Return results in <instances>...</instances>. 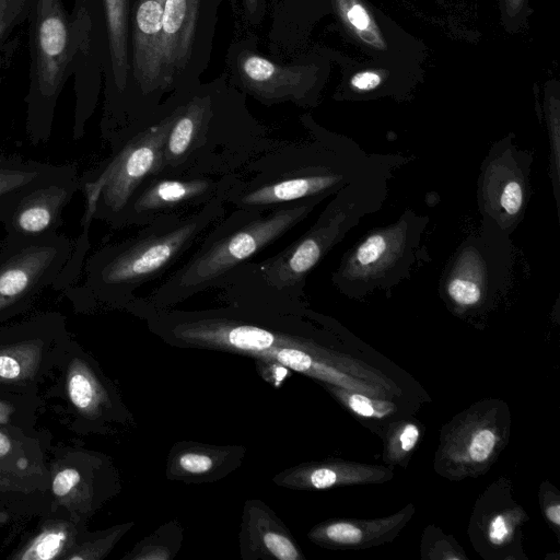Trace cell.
I'll return each instance as SVG.
<instances>
[{"mask_svg":"<svg viewBox=\"0 0 560 560\" xmlns=\"http://www.w3.org/2000/svg\"><path fill=\"white\" fill-rule=\"evenodd\" d=\"M413 159L399 152L376 153L372 165L334 195L305 233L275 255L238 267L220 288L221 296L302 302L311 271L362 218L383 207L394 173Z\"/></svg>","mask_w":560,"mask_h":560,"instance_id":"obj_1","label":"cell"},{"mask_svg":"<svg viewBox=\"0 0 560 560\" xmlns=\"http://www.w3.org/2000/svg\"><path fill=\"white\" fill-rule=\"evenodd\" d=\"M290 140L259 122L237 95L194 89L183 96L154 175H235Z\"/></svg>","mask_w":560,"mask_h":560,"instance_id":"obj_2","label":"cell"},{"mask_svg":"<svg viewBox=\"0 0 560 560\" xmlns=\"http://www.w3.org/2000/svg\"><path fill=\"white\" fill-rule=\"evenodd\" d=\"M307 136L250 163L230 189L225 203L236 209L268 212L300 199L334 196L362 175L376 153L365 152L351 138L301 117Z\"/></svg>","mask_w":560,"mask_h":560,"instance_id":"obj_3","label":"cell"},{"mask_svg":"<svg viewBox=\"0 0 560 560\" xmlns=\"http://www.w3.org/2000/svg\"><path fill=\"white\" fill-rule=\"evenodd\" d=\"M225 205L213 199L195 212L160 218L121 242L100 247L65 293L73 300L130 304L138 289L168 272L225 217Z\"/></svg>","mask_w":560,"mask_h":560,"instance_id":"obj_4","label":"cell"},{"mask_svg":"<svg viewBox=\"0 0 560 560\" xmlns=\"http://www.w3.org/2000/svg\"><path fill=\"white\" fill-rule=\"evenodd\" d=\"M324 200L300 199L268 212L235 209L206 233L184 264L130 305L161 311L202 291L220 289L238 267L284 236Z\"/></svg>","mask_w":560,"mask_h":560,"instance_id":"obj_5","label":"cell"},{"mask_svg":"<svg viewBox=\"0 0 560 560\" xmlns=\"http://www.w3.org/2000/svg\"><path fill=\"white\" fill-rule=\"evenodd\" d=\"M27 22L31 65L25 130L37 145L51 136L58 98L77 71L88 31L67 12L63 0H35Z\"/></svg>","mask_w":560,"mask_h":560,"instance_id":"obj_6","label":"cell"},{"mask_svg":"<svg viewBox=\"0 0 560 560\" xmlns=\"http://www.w3.org/2000/svg\"><path fill=\"white\" fill-rule=\"evenodd\" d=\"M184 95L173 94L108 158L80 175V189L85 197L82 229H90L93 220L113 229L132 194L155 174Z\"/></svg>","mask_w":560,"mask_h":560,"instance_id":"obj_7","label":"cell"},{"mask_svg":"<svg viewBox=\"0 0 560 560\" xmlns=\"http://www.w3.org/2000/svg\"><path fill=\"white\" fill-rule=\"evenodd\" d=\"M429 223L428 214L406 208L395 221L370 230L342 255L331 273L332 285L352 300L375 291L389 294L424 258Z\"/></svg>","mask_w":560,"mask_h":560,"instance_id":"obj_8","label":"cell"},{"mask_svg":"<svg viewBox=\"0 0 560 560\" xmlns=\"http://www.w3.org/2000/svg\"><path fill=\"white\" fill-rule=\"evenodd\" d=\"M516 247L511 236L479 228L455 249L445 265L439 293L457 316L481 315L512 289Z\"/></svg>","mask_w":560,"mask_h":560,"instance_id":"obj_9","label":"cell"},{"mask_svg":"<svg viewBox=\"0 0 560 560\" xmlns=\"http://www.w3.org/2000/svg\"><path fill=\"white\" fill-rule=\"evenodd\" d=\"M129 0H74L72 13L89 27L94 67L104 72L105 91L100 122L106 141L121 116L130 85Z\"/></svg>","mask_w":560,"mask_h":560,"instance_id":"obj_10","label":"cell"},{"mask_svg":"<svg viewBox=\"0 0 560 560\" xmlns=\"http://www.w3.org/2000/svg\"><path fill=\"white\" fill-rule=\"evenodd\" d=\"M220 1H165L160 51L162 95L196 89L208 62Z\"/></svg>","mask_w":560,"mask_h":560,"instance_id":"obj_11","label":"cell"},{"mask_svg":"<svg viewBox=\"0 0 560 560\" xmlns=\"http://www.w3.org/2000/svg\"><path fill=\"white\" fill-rule=\"evenodd\" d=\"M509 433L505 402L488 399L471 405L443 428L435 471L451 480L485 474L505 447Z\"/></svg>","mask_w":560,"mask_h":560,"instance_id":"obj_12","label":"cell"},{"mask_svg":"<svg viewBox=\"0 0 560 560\" xmlns=\"http://www.w3.org/2000/svg\"><path fill=\"white\" fill-rule=\"evenodd\" d=\"M533 152L522 149L513 135L490 147L477 179L480 228L510 235L525 217L532 196Z\"/></svg>","mask_w":560,"mask_h":560,"instance_id":"obj_13","label":"cell"},{"mask_svg":"<svg viewBox=\"0 0 560 560\" xmlns=\"http://www.w3.org/2000/svg\"><path fill=\"white\" fill-rule=\"evenodd\" d=\"M72 252V241L60 233L4 242L0 248V316L25 307L45 289H55Z\"/></svg>","mask_w":560,"mask_h":560,"instance_id":"obj_14","label":"cell"},{"mask_svg":"<svg viewBox=\"0 0 560 560\" xmlns=\"http://www.w3.org/2000/svg\"><path fill=\"white\" fill-rule=\"evenodd\" d=\"M238 178L235 175L149 176L132 194L113 229L143 226L160 218L186 215L217 198L225 201Z\"/></svg>","mask_w":560,"mask_h":560,"instance_id":"obj_15","label":"cell"},{"mask_svg":"<svg viewBox=\"0 0 560 560\" xmlns=\"http://www.w3.org/2000/svg\"><path fill=\"white\" fill-rule=\"evenodd\" d=\"M526 520V512L512 499L506 482L497 480L478 499L471 514V545L485 559H516V545Z\"/></svg>","mask_w":560,"mask_h":560,"instance_id":"obj_16","label":"cell"},{"mask_svg":"<svg viewBox=\"0 0 560 560\" xmlns=\"http://www.w3.org/2000/svg\"><path fill=\"white\" fill-rule=\"evenodd\" d=\"M237 85L265 105L313 103V84L302 67H282L261 55L241 50L235 57Z\"/></svg>","mask_w":560,"mask_h":560,"instance_id":"obj_17","label":"cell"},{"mask_svg":"<svg viewBox=\"0 0 560 560\" xmlns=\"http://www.w3.org/2000/svg\"><path fill=\"white\" fill-rule=\"evenodd\" d=\"M80 189L78 170L25 196L3 224L4 242L33 241L58 233L65 208Z\"/></svg>","mask_w":560,"mask_h":560,"instance_id":"obj_18","label":"cell"},{"mask_svg":"<svg viewBox=\"0 0 560 560\" xmlns=\"http://www.w3.org/2000/svg\"><path fill=\"white\" fill-rule=\"evenodd\" d=\"M268 359L298 372L319 378L328 385H335L368 395L389 398L396 397L389 389L386 377L374 371L359 370L339 363H328L315 359L295 346H277L259 352Z\"/></svg>","mask_w":560,"mask_h":560,"instance_id":"obj_19","label":"cell"},{"mask_svg":"<svg viewBox=\"0 0 560 560\" xmlns=\"http://www.w3.org/2000/svg\"><path fill=\"white\" fill-rule=\"evenodd\" d=\"M415 513L413 504L389 516L371 520H338L316 529L324 545L343 549H365L392 541Z\"/></svg>","mask_w":560,"mask_h":560,"instance_id":"obj_20","label":"cell"},{"mask_svg":"<svg viewBox=\"0 0 560 560\" xmlns=\"http://www.w3.org/2000/svg\"><path fill=\"white\" fill-rule=\"evenodd\" d=\"M73 164H51L20 156H0V223L4 224L22 199L72 171Z\"/></svg>","mask_w":560,"mask_h":560,"instance_id":"obj_21","label":"cell"},{"mask_svg":"<svg viewBox=\"0 0 560 560\" xmlns=\"http://www.w3.org/2000/svg\"><path fill=\"white\" fill-rule=\"evenodd\" d=\"M393 478L389 467L355 462H332L304 472L303 482L312 489L339 486L383 483Z\"/></svg>","mask_w":560,"mask_h":560,"instance_id":"obj_22","label":"cell"},{"mask_svg":"<svg viewBox=\"0 0 560 560\" xmlns=\"http://www.w3.org/2000/svg\"><path fill=\"white\" fill-rule=\"evenodd\" d=\"M330 392L361 420H394L400 413L398 405L389 398H381L335 385H331Z\"/></svg>","mask_w":560,"mask_h":560,"instance_id":"obj_23","label":"cell"},{"mask_svg":"<svg viewBox=\"0 0 560 560\" xmlns=\"http://www.w3.org/2000/svg\"><path fill=\"white\" fill-rule=\"evenodd\" d=\"M421 436L420 427L411 420L398 419L385 431L384 462L388 465L405 466Z\"/></svg>","mask_w":560,"mask_h":560,"instance_id":"obj_24","label":"cell"},{"mask_svg":"<svg viewBox=\"0 0 560 560\" xmlns=\"http://www.w3.org/2000/svg\"><path fill=\"white\" fill-rule=\"evenodd\" d=\"M335 2L341 19L364 44L378 50L386 48L377 24L359 0H335Z\"/></svg>","mask_w":560,"mask_h":560,"instance_id":"obj_25","label":"cell"},{"mask_svg":"<svg viewBox=\"0 0 560 560\" xmlns=\"http://www.w3.org/2000/svg\"><path fill=\"white\" fill-rule=\"evenodd\" d=\"M546 124L549 141V178L556 202L557 215L560 213V117L558 101L550 100L546 110Z\"/></svg>","mask_w":560,"mask_h":560,"instance_id":"obj_26","label":"cell"},{"mask_svg":"<svg viewBox=\"0 0 560 560\" xmlns=\"http://www.w3.org/2000/svg\"><path fill=\"white\" fill-rule=\"evenodd\" d=\"M35 0H0V50L13 31L28 20Z\"/></svg>","mask_w":560,"mask_h":560,"instance_id":"obj_27","label":"cell"},{"mask_svg":"<svg viewBox=\"0 0 560 560\" xmlns=\"http://www.w3.org/2000/svg\"><path fill=\"white\" fill-rule=\"evenodd\" d=\"M69 397L73 405L81 409H89L95 399V388L91 378L81 372L71 375L68 382Z\"/></svg>","mask_w":560,"mask_h":560,"instance_id":"obj_28","label":"cell"},{"mask_svg":"<svg viewBox=\"0 0 560 560\" xmlns=\"http://www.w3.org/2000/svg\"><path fill=\"white\" fill-rule=\"evenodd\" d=\"M61 532H50L43 535L23 556L27 559L48 560L56 557L65 542Z\"/></svg>","mask_w":560,"mask_h":560,"instance_id":"obj_29","label":"cell"},{"mask_svg":"<svg viewBox=\"0 0 560 560\" xmlns=\"http://www.w3.org/2000/svg\"><path fill=\"white\" fill-rule=\"evenodd\" d=\"M539 502L544 516L558 532L560 526V495L558 490L548 482L541 483Z\"/></svg>","mask_w":560,"mask_h":560,"instance_id":"obj_30","label":"cell"},{"mask_svg":"<svg viewBox=\"0 0 560 560\" xmlns=\"http://www.w3.org/2000/svg\"><path fill=\"white\" fill-rule=\"evenodd\" d=\"M266 548L280 560H295L299 552L292 541L278 533H267L264 536Z\"/></svg>","mask_w":560,"mask_h":560,"instance_id":"obj_31","label":"cell"},{"mask_svg":"<svg viewBox=\"0 0 560 560\" xmlns=\"http://www.w3.org/2000/svg\"><path fill=\"white\" fill-rule=\"evenodd\" d=\"M383 81L382 74L374 70H365L353 74L349 81L355 93H368L376 90Z\"/></svg>","mask_w":560,"mask_h":560,"instance_id":"obj_32","label":"cell"},{"mask_svg":"<svg viewBox=\"0 0 560 560\" xmlns=\"http://www.w3.org/2000/svg\"><path fill=\"white\" fill-rule=\"evenodd\" d=\"M80 481V474L73 468L59 471L52 481V492L57 497L68 494Z\"/></svg>","mask_w":560,"mask_h":560,"instance_id":"obj_33","label":"cell"},{"mask_svg":"<svg viewBox=\"0 0 560 560\" xmlns=\"http://www.w3.org/2000/svg\"><path fill=\"white\" fill-rule=\"evenodd\" d=\"M179 465L186 471L200 474L212 467V459L207 455L188 453L179 458Z\"/></svg>","mask_w":560,"mask_h":560,"instance_id":"obj_34","label":"cell"},{"mask_svg":"<svg viewBox=\"0 0 560 560\" xmlns=\"http://www.w3.org/2000/svg\"><path fill=\"white\" fill-rule=\"evenodd\" d=\"M233 9H237V0H230ZM242 11L246 20L252 24L261 21L266 11V0H241Z\"/></svg>","mask_w":560,"mask_h":560,"instance_id":"obj_35","label":"cell"},{"mask_svg":"<svg viewBox=\"0 0 560 560\" xmlns=\"http://www.w3.org/2000/svg\"><path fill=\"white\" fill-rule=\"evenodd\" d=\"M20 374V364L9 355H0V376L15 378Z\"/></svg>","mask_w":560,"mask_h":560,"instance_id":"obj_36","label":"cell"},{"mask_svg":"<svg viewBox=\"0 0 560 560\" xmlns=\"http://www.w3.org/2000/svg\"><path fill=\"white\" fill-rule=\"evenodd\" d=\"M11 448V442L9 438L0 432V456L5 455Z\"/></svg>","mask_w":560,"mask_h":560,"instance_id":"obj_37","label":"cell"},{"mask_svg":"<svg viewBox=\"0 0 560 560\" xmlns=\"http://www.w3.org/2000/svg\"><path fill=\"white\" fill-rule=\"evenodd\" d=\"M523 0H506V4L510 11H517Z\"/></svg>","mask_w":560,"mask_h":560,"instance_id":"obj_38","label":"cell"}]
</instances>
